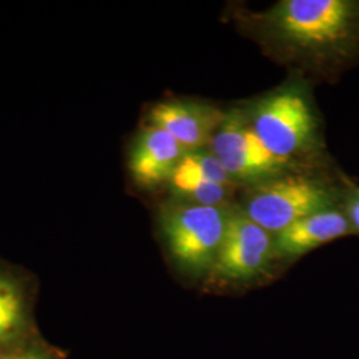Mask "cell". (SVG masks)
<instances>
[{"instance_id":"6da1fadb","label":"cell","mask_w":359,"mask_h":359,"mask_svg":"<svg viewBox=\"0 0 359 359\" xmlns=\"http://www.w3.org/2000/svg\"><path fill=\"white\" fill-rule=\"evenodd\" d=\"M261 22L277 44L311 59L341 62L359 50V1L283 0Z\"/></svg>"},{"instance_id":"7a4b0ae2","label":"cell","mask_w":359,"mask_h":359,"mask_svg":"<svg viewBox=\"0 0 359 359\" xmlns=\"http://www.w3.org/2000/svg\"><path fill=\"white\" fill-rule=\"evenodd\" d=\"M231 210L228 205H193L181 201L161 209V233L180 270L194 277L210 273Z\"/></svg>"},{"instance_id":"3957f363","label":"cell","mask_w":359,"mask_h":359,"mask_svg":"<svg viewBox=\"0 0 359 359\" xmlns=\"http://www.w3.org/2000/svg\"><path fill=\"white\" fill-rule=\"evenodd\" d=\"M339 192L325 180L283 173L255 184L245 197L246 216L271 234L310 215L337 208Z\"/></svg>"},{"instance_id":"277c9868","label":"cell","mask_w":359,"mask_h":359,"mask_svg":"<svg viewBox=\"0 0 359 359\" xmlns=\"http://www.w3.org/2000/svg\"><path fill=\"white\" fill-rule=\"evenodd\" d=\"M270 152L293 161L316 145L317 120L304 90L287 87L256 104L249 118Z\"/></svg>"},{"instance_id":"5b68a950","label":"cell","mask_w":359,"mask_h":359,"mask_svg":"<svg viewBox=\"0 0 359 359\" xmlns=\"http://www.w3.org/2000/svg\"><path fill=\"white\" fill-rule=\"evenodd\" d=\"M209 147L237 184L255 185L281 176L293 164L271 154L240 111L226 114Z\"/></svg>"},{"instance_id":"8992f818","label":"cell","mask_w":359,"mask_h":359,"mask_svg":"<svg viewBox=\"0 0 359 359\" xmlns=\"http://www.w3.org/2000/svg\"><path fill=\"white\" fill-rule=\"evenodd\" d=\"M273 236L243 209H231L216 262L208 277L219 283H249L268 269Z\"/></svg>"},{"instance_id":"52a82bcc","label":"cell","mask_w":359,"mask_h":359,"mask_svg":"<svg viewBox=\"0 0 359 359\" xmlns=\"http://www.w3.org/2000/svg\"><path fill=\"white\" fill-rule=\"evenodd\" d=\"M226 114L216 107L188 100L156 104L149 114V126L167 130L188 151L204 149L225 120Z\"/></svg>"},{"instance_id":"ba28073f","label":"cell","mask_w":359,"mask_h":359,"mask_svg":"<svg viewBox=\"0 0 359 359\" xmlns=\"http://www.w3.org/2000/svg\"><path fill=\"white\" fill-rule=\"evenodd\" d=\"M188 152L167 130L148 126L139 133L129 152L132 179L147 189L168 182L180 160Z\"/></svg>"},{"instance_id":"9c48e42d","label":"cell","mask_w":359,"mask_h":359,"mask_svg":"<svg viewBox=\"0 0 359 359\" xmlns=\"http://www.w3.org/2000/svg\"><path fill=\"white\" fill-rule=\"evenodd\" d=\"M350 234L355 233L345 212L334 208L301 218L278 231L273 237V255L293 259Z\"/></svg>"},{"instance_id":"30bf717a","label":"cell","mask_w":359,"mask_h":359,"mask_svg":"<svg viewBox=\"0 0 359 359\" xmlns=\"http://www.w3.org/2000/svg\"><path fill=\"white\" fill-rule=\"evenodd\" d=\"M26 301L16 280L0 273V345L8 344L26 326Z\"/></svg>"},{"instance_id":"8fae6325","label":"cell","mask_w":359,"mask_h":359,"mask_svg":"<svg viewBox=\"0 0 359 359\" xmlns=\"http://www.w3.org/2000/svg\"><path fill=\"white\" fill-rule=\"evenodd\" d=\"M172 192L181 203L203 206H226L231 197V187H225L208 180L173 173L168 181Z\"/></svg>"},{"instance_id":"7c38bea8","label":"cell","mask_w":359,"mask_h":359,"mask_svg":"<svg viewBox=\"0 0 359 359\" xmlns=\"http://www.w3.org/2000/svg\"><path fill=\"white\" fill-rule=\"evenodd\" d=\"M173 173L208 180L231 188L237 184L229 175V172L222 165L217 156L212 151L204 149L189 151L180 160Z\"/></svg>"},{"instance_id":"4fadbf2b","label":"cell","mask_w":359,"mask_h":359,"mask_svg":"<svg viewBox=\"0 0 359 359\" xmlns=\"http://www.w3.org/2000/svg\"><path fill=\"white\" fill-rule=\"evenodd\" d=\"M345 215L348 218L353 231L359 234V187H348L345 194Z\"/></svg>"},{"instance_id":"5bb4252c","label":"cell","mask_w":359,"mask_h":359,"mask_svg":"<svg viewBox=\"0 0 359 359\" xmlns=\"http://www.w3.org/2000/svg\"><path fill=\"white\" fill-rule=\"evenodd\" d=\"M0 359H50V357L35 350H27V351H13V353L0 354Z\"/></svg>"}]
</instances>
